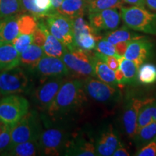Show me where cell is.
<instances>
[{"label":"cell","instance_id":"6da1fadb","mask_svg":"<svg viewBox=\"0 0 156 156\" xmlns=\"http://www.w3.org/2000/svg\"><path fill=\"white\" fill-rule=\"evenodd\" d=\"M83 81L73 79L64 81L48 109L49 116H62L75 111L86 101Z\"/></svg>","mask_w":156,"mask_h":156},{"label":"cell","instance_id":"7a4b0ae2","mask_svg":"<svg viewBox=\"0 0 156 156\" xmlns=\"http://www.w3.org/2000/svg\"><path fill=\"white\" fill-rule=\"evenodd\" d=\"M120 13L123 23L127 28L137 32L156 35V13L139 6L122 7Z\"/></svg>","mask_w":156,"mask_h":156},{"label":"cell","instance_id":"3957f363","mask_svg":"<svg viewBox=\"0 0 156 156\" xmlns=\"http://www.w3.org/2000/svg\"><path fill=\"white\" fill-rule=\"evenodd\" d=\"M41 129L38 114L34 112H28L11 129V143L9 148L29 140H38L41 132Z\"/></svg>","mask_w":156,"mask_h":156},{"label":"cell","instance_id":"277c9868","mask_svg":"<svg viewBox=\"0 0 156 156\" xmlns=\"http://www.w3.org/2000/svg\"><path fill=\"white\" fill-rule=\"evenodd\" d=\"M29 103L24 97L9 95L0 100V121L12 128L28 112Z\"/></svg>","mask_w":156,"mask_h":156},{"label":"cell","instance_id":"5b68a950","mask_svg":"<svg viewBox=\"0 0 156 156\" xmlns=\"http://www.w3.org/2000/svg\"><path fill=\"white\" fill-rule=\"evenodd\" d=\"M69 73H73L78 77L87 78L95 77L93 67V55L85 51L73 48L65 52L62 58Z\"/></svg>","mask_w":156,"mask_h":156},{"label":"cell","instance_id":"8992f818","mask_svg":"<svg viewBox=\"0 0 156 156\" xmlns=\"http://www.w3.org/2000/svg\"><path fill=\"white\" fill-rule=\"evenodd\" d=\"M45 23L50 34L59 40L68 50L75 48L73 20L55 12L45 17Z\"/></svg>","mask_w":156,"mask_h":156},{"label":"cell","instance_id":"52a82bcc","mask_svg":"<svg viewBox=\"0 0 156 156\" xmlns=\"http://www.w3.org/2000/svg\"><path fill=\"white\" fill-rule=\"evenodd\" d=\"M28 77L19 66L0 70V95L22 93L28 86Z\"/></svg>","mask_w":156,"mask_h":156},{"label":"cell","instance_id":"ba28073f","mask_svg":"<svg viewBox=\"0 0 156 156\" xmlns=\"http://www.w3.org/2000/svg\"><path fill=\"white\" fill-rule=\"evenodd\" d=\"M74 43L75 48L85 51H90L95 49L98 41L101 40V36L92 25L88 23L83 16L76 17L73 20Z\"/></svg>","mask_w":156,"mask_h":156},{"label":"cell","instance_id":"9c48e42d","mask_svg":"<svg viewBox=\"0 0 156 156\" xmlns=\"http://www.w3.org/2000/svg\"><path fill=\"white\" fill-rule=\"evenodd\" d=\"M67 136L63 129L50 128L41 132L38 137L39 153L46 155H59L67 145Z\"/></svg>","mask_w":156,"mask_h":156},{"label":"cell","instance_id":"30bf717a","mask_svg":"<svg viewBox=\"0 0 156 156\" xmlns=\"http://www.w3.org/2000/svg\"><path fill=\"white\" fill-rule=\"evenodd\" d=\"M85 94L97 102L107 103L116 99L120 95L118 87L108 85L104 82L96 80L93 77H87L83 81Z\"/></svg>","mask_w":156,"mask_h":156},{"label":"cell","instance_id":"8fae6325","mask_svg":"<svg viewBox=\"0 0 156 156\" xmlns=\"http://www.w3.org/2000/svg\"><path fill=\"white\" fill-rule=\"evenodd\" d=\"M64 81V77H53L43 80L34 94L36 101L41 108L48 110Z\"/></svg>","mask_w":156,"mask_h":156},{"label":"cell","instance_id":"7c38bea8","mask_svg":"<svg viewBox=\"0 0 156 156\" xmlns=\"http://www.w3.org/2000/svg\"><path fill=\"white\" fill-rule=\"evenodd\" d=\"M90 24L97 32L102 30H114L118 28L121 23V13L117 8L88 13Z\"/></svg>","mask_w":156,"mask_h":156},{"label":"cell","instance_id":"4fadbf2b","mask_svg":"<svg viewBox=\"0 0 156 156\" xmlns=\"http://www.w3.org/2000/svg\"><path fill=\"white\" fill-rule=\"evenodd\" d=\"M34 69L43 78L42 80L53 77H64L69 74L62 58L46 55L41 58Z\"/></svg>","mask_w":156,"mask_h":156},{"label":"cell","instance_id":"5bb4252c","mask_svg":"<svg viewBox=\"0 0 156 156\" xmlns=\"http://www.w3.org/2000/svg\"><path fill=\"white\" fill-rule=\"evenodd\" d=\"M155 100L153 98H132L128 103L123 114V124L129 136L133 138L136 132V123L140 108L144 105Z\"/></svg>","mask_w":156,"mask_h":156},{"label":"cell","instance_id":"9a60e30c","mask_svg":"<svg viewBox=\"0 0 156 156\" xmlns=\"http://www.w3.org/2000/svg\"><path fill=\"white\" fill-rule=\"evenodd\" d=\"M153 44L146 38L137 39L129 43L124 56L132 60L138 67L151 57L153 51Z\"/></svg>","mask_w":156,"mask_h":156},{"label":"cell","instance_id":"2e32d148","mask_svg":"<svg viewBox=\"0 0 156 156\" xmlns=\"http://www.w3.org/2000/svg\"><path fill=\"white\" fill-rule=\"evenodd\" d=\"M121 145L119 136L112 125L102 132L95 144V153L99 156H111Z\"/></svg>","mask_w":156,"mask_h":156},{"label":"cell","instance_id":"e0dca14e","mask_svg":"<svg viewBox=\"0 0 156 156\" xmlns=\"http://www.w3.org/2000/svg\"><path fill=\"white\" fill-rule=\"evenodd\" d=\"M18 16L12 15L0 21V43L12 44L13 41L20 34L18 23Z\"/></svg>","mask_w":156,"mask_h":156},{"label":"cell","instance_id":"ac0fdd59","mask_svg":"<svg viewBox=\"0 0 156 156\" xmlns=\"http://www.w3.org/2000/svg\"><path fill=\"white\" fill-rule=\"evenodd\" d=\"M64 155L77 156H95V145L93 142L80 138L67 142V147L64 150Z\"/></svg>","mask_w":156,"mask_h":156},{"label":"cell","instance_id":"d6986e66","mask_svg":"<svg viewBox=\"0 0 156 156\" xmlns=\"http://www.w3.org/2000/svg\"><path fill=\"white\" fill-rule=\"evenodd\" d=\"M20 55L12 44L0 43V70L19 66Z\"/></svg>","mask_w":156,"mask_h":156},{"label":"cell","instance_id":"ffe728a7","mask_svg":"<svg viewBox=\"0 0 156 156\" xmlns=\"http://www.w3.org/2000/svg\"><path fill=\"white\" fill-rule=\"evenodd\" d=\"M87 9V0H63L56 12L73 20L83 16Z\"/></svg>","mask_w":156,"mask_h":156},{"label":"cell","instance_id":"44dd1931","mask_svg":"<svg viewBox=\"0 0 156 156\" xmlns=\"http://www.w3.org/2000/svg\"><path fill=\"white\" fill-rule=\"evenodd\" d=\"M93 61L95 77L108 85L120 88L119 85L116 80L115 71L111 69L104 62L98 58L95 54L93 55Z\"/></svg>","mask_w":156,"mask_h":156},{"label":"cell","instance_id":"7402d4cb","mask_svg":"<svg viewBox=\"0 0 156 156\" xmlns=\"http://www.w3.org/2000/svg\"><path fill=\"white\" fill-rule=\"evenodd\" d=\"M44 55V49L36 44H31L20 55V64L30 69H34Z\"/></svg>","mask_w":156,"mask_h":156},{"label":"cell","instance_id":"603a6c76","mask_svg":"<svg viewBox=\"0 0 156 156\" xmlns=\"http://www.w3.org/2000/svg\"><path fill=\"white\" fill-rule=\"evenodd\" d=\"M145 37L136 33L132 32L129 30V28L124 25L122 28H116L111 32L107 33L103 38L114 45H116L122 42H130L132 41L143 38Z\"/></svg>","mask_w":156,"mask_h":156},{"label":"cell","instance_id":"cb8c5ba5","mask_svg":"<svg viewBox=\"0 0 156 156\" xmlns=\"http://www.w3.org/2000/svg\"><path fill=\"white\" fill-rule=\"evenodd\" d=\"M46 41L43 46L44 54L48 56L62 58L67 51V48L56 37L50 34L47 27L46 28Z\"/></svg>","mask_w":156,"mask_h":156},{"label":"cell","instance_id":"d4e9b609","mask_svg":"<svg viewBox=\"0 0 156 156\" xmlns=\"http://www.w3.org/2000/svg\"><path fill=\"white\" fill-rule=\"evenodd\" d=\"M39 153L38 139L17 144L9 148L7 155L15 156H33Z\"/></svg>","mask_w":156,"mask_h":156},{"label":"cell","instance_id":"484cf974","mask_svg":"<svg viewBox=\"0 0 156 156\" xmlns=\"http://www.w3.org/2000/svg\"><path fill=\"white\" fill-rule=\"evenodd\" d=\"M136 81L143 85H149L156 83V65L149 62H144L138 67Z\"/></svg>","mask_w":156,"mask_h":156},{"label":"cell","instance_id":"4316f807","mask_svg":"<svg viewBox=\"0 0 156 156\" xmlns=\"http://www.w3.org/2000/svg\"><path fill=\"white\" fill-rule=\"evenodd\" d=\"M119 69L123 74L125 80L126 85L134 84L136 81L138 67L132 60L128 59L124 56H120L119 58Z\"/></svg>","mask_w":156,"mask_h":156},{"label":"cell","instance_id":"83f0119b","mask_svg":"<svg viewBox=\"0 0 156 156\" xmlns=\"http://www.w3.org/2000/svg\"><path fill=\"white\" fill-rule=\"evenodd\" d=\"M134 142L137 146H144L156 138V122H152L149 124L136 131L134 136Z\"/></svg>","mask_w":156,"mask_h":156},{"label":"cell","instance_id":"f1b7e54d","mask_svg":"<svg viewBox=\"0 0 156 156\" xmlns=\"http://www.w3.org/2000/svg\"><path fill=\"white\" fill-rule=\"evenodd\" d=\"M124 4L122 0H87V10L94 12L106 9H121Z\"/></svg>","mask_w":156,"mask_h":156},{"label":"cell","instance_id":"f546056e","mask_svg":"<svg viewBox=\"0 0 156 156\" xmlns=\"http://www.w3.org/2000/svg\"><path fill=\"white\" fill-rule=\"evenodd\" d=\"M19 32L20 34L33 35L37 28V19L30 15H22L18 16Z\"/></svg>","mask_w":156,"mask_h":156},{"label":"cell","instance_id":"4dcf8cb0","mask_svg":"<svg viewBox=\"0 0 156 156\" xmlns=\"http://www.w3.org/2000/svg\"><path fill=\"white\" fill-rule=\"evenodd\" d=\"M20 11V0H0V19L15 15Z\"/></svg>","mask_w":156,"mask_h":156},{"label":"cell","instance_id":"1f68e13d","mask_svg":"<svg viewBox=\"0 0 156 156\" xmlns=\"http://www.w3.org/2000/svg\"><path fill=\"white\" fill-rule=\"evenodd\" d=\"M20 4L21 10L28 13L29 15L36 17L37 20L44 18L48 15L47 13L42 11L37 7L35 0H20Z\"/></svg>","mask_w":156,"mask_h":156},{"label":"cell","instance_id":"d6a6232c","mask_svg":"<svg viewBox=\"0 0 156 156\" xmlns=\"http://www.w3.org/2000/svg\"><path fill=\"white\" fill-rule=\"evenodd\" d=\"M152 102L144 105L140 108L137 118V123H136V131L153 122L151 110V104Z\"/></svg>","mask_w":156,"mask_h":156},{"label":"cell","instance_id":"836d02e7","mask_svg":"<svg viewBox=\"0 0 156 156\" xmlns=\"http://www.w3.org/2000/svg\"><path fill=\"white\" fill-rule=\"evenodd\" d=\"M95 50L98 53L104 54V55L115 56L117 57H120V56H119L117 54L115 45L105 40L104 38L101 39L98 41Z\"/></svg>","mask_w":156,"mask_h":156},{"label":"cell","instance_id":"e575fe53","mask_svg":"<svg viewBox=\"0 0 156 156\" xmlns=\"http://www.w3.org/2000/svg\"><path fill=\"white\" fill-rule=\"evenodd\" d=\"M33 39H34V34L28 35L20 34L13 41L12 44L14 45L15 49L20 54L32 44Z\"/></svg>","mask_w":156,"mask_h":156},{"label":"cell","instance_id":"d590c367","mask_svg":"<svg viewBox=\"0 0 156 156\" xmlns=\"http://www.w3.org/2000/svg\"><path fill=\"white\" fill-rule=\"evenodd\" d=\"M95 55L98 58L102 60L103 62H104L114 71H116L119 67V57H117V56H115L104 55V54L98 53L96 51L95 52Z\"/></svg>","mask_w":156,"mask_h":156},{"label":"cell","instance_id":"8d00e7d4","mask_svg":"<svg viewBox=\"0 0 156 156\" xmlns=\"http://www.w3.org/2000/svg\"><path fill=\"white\" fill-rule=\"evenodd\" d=\"M135 155L137 156H156V138L140 148Z\"/></svg>","mask_w":156,"mask_h":156},{"label":"cell","instance_id":"74e56055","mask_svg":"<svg viewBox=\"0 0 156 156\" xmlns=\"http://www.w3.org/2000/svg\"><path fill=\"white\" fill-rule=\"evenodd\" d=\"M11 129L10 126H7L6 130L2 134H0V152L8 149L11 143Z\"/></svg>","mask_w":156,"mask_h":156},{"label":"cell","instance_id":"f35d334b","mask_svg":"<svg viewBox=\"0 0 156 156\" xmlns=\"http://www.w3.org/2000/svg\"><path fill=\"white\" fill-rule=\"evenodd\" d=\"M35 2L37 7L42 11L47 13L48 15L56 12L53 8L51 0H35Z\"/></svg>","mask_w":156,"mask_h":156},{"label":"cell","instance_id":"ab89813d","mask_svg":"<svg viewBox=\"0 0 156 156\" xmlns=\"http://www.w3.org/2000/svg\"><path fill=\"white\" fill-rule=\"evenodd\" d=\"M129 42H122L119 43V44H117L115 45L116 46V50L117 54H118L119 56H124V53H125L126 48H127V46Z\"/></svg>","mask_w":156,"mask_h":156},{"label":"cell","instance_id":"60d3db41","mask_svg":"<svg viewBox=\"0 0 156 156\" xmlns=\"http://www.w3.org/2000/svg\"><path fill=\"white\" fill-rule=\"evenodd\" d=\"M113 156H129V153L127 151V150L125 147H122V145H119L116 148V151L113 153Z\"/></svg>","mask_w":156,"mask_h":156},{"label":"cell","instance_id":"b9f144b4","mask_svg":"<svg viewBox=\"0 0 156 156\" xmlns=\"http://www.w3.org/2000/svg\"><path fill=\"white\" fill-rule=\"evenodd\" d=\"M124 3L132 5V6L144 7L145 5V0H122Z\"/></svg>","mask_w":156,"mask_h":156},{"label":"cell","instance_id":"7bdbcfd3","mask_svg":"<svg viewBox=\"0 0 156 156\" xmlns=\"http://www.w3.org/2000/svg\"><path fill=\"white\" fill-rule=\"evenodd\" d=\"M151 110L152 118L153 122H156V99H155L151 104Z\"/></svg>","mask_w":156,"mask_h":156},{"label":"cell","instance_id":"ee69618b","mask_svg":"<svg viewBox=\"0 0 156 156\" xmlns=\"http://www.w3.org/2000/svg\"><path fill=\"white\" fill-rule=\"evenodd\" d=\"M145 5L149 9L156 12V0H145Z\"/></svg>","mask_w":156,"mask_h":156},{"label":"cell","instance_id":"f6af8a7d","mask_svg":"<svg viewBox=\"0 0 156 156\" xmlns=\"http://www.w3.org/2000/svg\"><path fill=\"white\" fill-rule=\"evenodd\" d=\"M51 3H52V6H53V8L54 10H56L58 7H59V6L61 5V4L62 2H63V0H51Z\"/></svg>","mask_w":156,"mask_h":156},{"label":"cell","instance_id":"bcb514c9","mask_svg":"<svg viewBox=\"0 0 156 156\" xmlns=\"http://www.w3.org/2000/svg\"><path fill=\"white\" fill-rule=\"evenodd\" d=\"M8 126L9 125L6 124L5 123L2 122V121H0V134H2L3 132L5 131L6 129L7 128V126Z\"/></svg>","mask_w":156,"mask_h":156}]
</instances>
